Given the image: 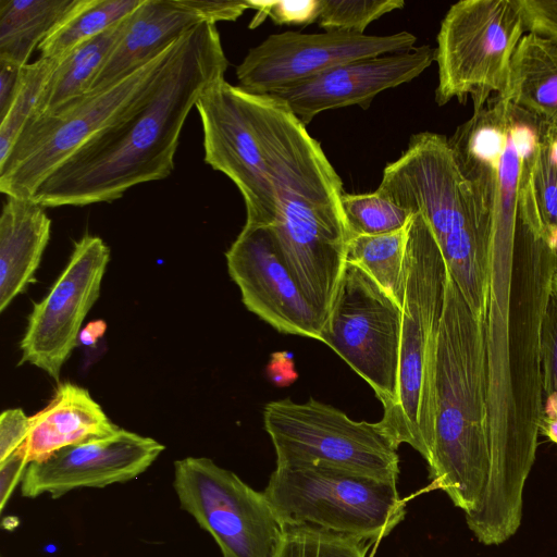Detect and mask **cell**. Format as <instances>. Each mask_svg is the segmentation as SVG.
Wrapping results in <instances>:
<instances>
[{"mask_svg":"<svg viewBox=\"0 0 557 557\" xmlns=\"http://www.w3.org/2000/svg\"><path fill=\"white\" fill-rule=\"evenodd\" d=\"M269 95L247 91L220 79L196 103L202 132L205 161L225 174L240 191L246 223L268 227L274 215V196L268 161Z\"/></svg>","mask_w":557,"mask_h":557,"instance_id":"8fae6325","label":"cell"},{"mask_svg":"<svg viewBox=\"0 0 557 557\" xmlns=\"http://www.w3.org/2000/svg\"><path fill=\"white\" fill-rule=\"evenodd\" d=\"M51 232L45 207L8 197L0 216V311L34 283Z\"/></svg>","mask_w":557,"mask_h":557,"instance_id":"44dd1931","label":"cell"},{"mask_svg":"<svg viewBox=\"0 0 557 557\" xmlns=\"http://www.w3.org/2000/svg\"><path fill=\"white\" fill-rule=\"evenodd\" d=\"M434 61L435 48L424 45L350 61L270 95L284 101L307 126L326 110L349 106L367 109L380 92L414 79Z\"/></svg>","mask_w":557,"mask_h":557,"instance_id":"ac0fdd59","label":"cell"},{"mask_svg":"<svg viewBox=\"0 0 557 557\" xmlns=\"http://www.w3.org/2000/svg\"><path fill=\"white\" fill-rule=\"evenodd\" d=\"M403 309L362 269L345 268L320 339L373 388L384 411L396 403Z\"/></svg>","mask_w":557,"mask_h":557,"instance_id":"7c38bea8","label":"cell"},{"mask_svg":"<svg viewBox=\"0 0 557 557\" xmlns=\"http://www.w3.org/2000/svg\"><path fill=\"white\" fill-rule=\"evenodd\" d=\"M110 249L98 236L85 235L48 294L34 302L21 341L20 363H29L59 381L76 347L81 327L100 295Z\"/></svg>","mask_w":557,"mask_h":557,"instance_id":"9a60e30c","label":"cell"},{"mask_svg":"<svg viewBox=\"0 0 557 557\" xmlns=\"http://www.w3.org/2000/svg\"><path fill=\"white\" fill-rule=\"evenodd\" d=\"M269 96L268 161L274 215L267 228L323 324L351 238L342 206L343 182L320 143L284 101Z\"/></svg>","mask_w":557,"mask_h":557,"instance_id":"7a4b0ae2","label":"cell"},{"mask_svg":"<svg viewBox=\"0 0 557 557\" xmlns=\"http://www.w3.org/2000/svg\"><path fill=\"white\" fill-rule=\"evenodd\" d=\"M367 542L312 524H286L272 557H367Z\"/></svg>","mask_w":557,"mask_h":557,"instance_id":"4316f807","label":"cell"},{"mask_svg":"<svg viewBox=\"0 0 557 557\" xmlns=\"http://www.w3.org/2000/svg\"><path fill=\"white\" fill-rule=\"evenodd\" d=\"M144 0H74L39 45L40 57L60 60L133 13Z\"/></svg>","mask_w":557,"mask_h":557,"instance_id":"d4e9b609","label":"cell"},{"mask_svg":"<svg viewBox=\"0 0 557 557\" xmlns=\"http://www.w3.org/2000/svg\"><path fill=\"white\" fill-rule=\"evenodd\" d=\"M257 11L250 27H257L268 16L277 25L306 26L318 22L321 0H249Z\"/></svg>","mask_w":557,"mask_h":557,"instance_id":"d6a6232c","label":"cell"},{"mask_svg":"<svg viewBox=\"0 0 557 557\" xmlns=\"http://www.w3.org/2000/svg\"><path fill=\"white\" fill-rule=\"evenodd\" d=\"M557 135V41L523 35L511 59L504 96Z\"/></svg>","mask_w":557,"mask_h":557,"instance_id":"7402d4cb","label":"cell"},{"mask_svg":"<svg viewBox=\"0 0 557 557\" xmlns=\"http://www.w3.org/2000/svg\"><path fill=\"white\" fill-rule=\"evenodd\" d=\"M429 223L448 272L473 313L485 321L491 235L481 224L470 183L447 137L420 132L387 163L376 189Z\"/></svg>","mask_w":557,"mask_h":557,"instance_id":"277c9868","label":"cell"},{"mask_svg":"<svg viewBox=\"0 0 557 557\" xmlns=\"http://www.w3.org/2000/svg\"><path fill=\"white\" fill-rule=\"evenodd\" d=\"M164 446L152 437L117 429L113 433L64 447L27 466L21 482L24 497L58 498L78 488H102L144 473Z\"/></svg>","mask_w":557,"mask_h":557,"instance_id":"2e32d148","label":"cell"},{"mask_svg":"<svg viewBox=\"0 0 557 557\" xmlns=\"http://www.w3.org/2000/svg\"><path fill=\"white\" fill-rule=\"evenodd\" d=\"M225 258L249 311L280 333L320 339L322 321L281 259L267 227L245 224Z\"/></svg>","mask_w":557,"mask_h":557,"instance_id":"e0dca14e","label":"cell"},{"mask_svg":"<svg viewBox=\"0 0 557 557\" xmlns=\"http://www.w3.org/2000/svg\"><path fill=\"white\" fill-rule=\"evenodd\" d=\"M406 289L396 403L380 423L398 448L413 447L428 461L433 443V373L448 269L420 212L408 226Z\"/></svg>","mask_w":557,"mask_h":557,"instance_id":"5b68a950","label":"cell"},{"mask_svg":"<svg viewBox=\"0 0 557 557\" xmlns=\"http://www.w3.org/2000/svg\"><path fill=\"white\" fill-rule=\"evenodd\" d=\"M540 433L557 444V418L543 417L540 424Z\"/></svg>","mask_w":557,"mask_h":557,"instance_id":"f35d334b","label":"cell"},{"mask_svg":"<svg viewBox=\"0 0 557 557\" xmlns=\"http://www.w3.org/2000/svg\"><path fill=\"white\" fill-rule=\"evenodd\" d=\"M129 15L60 59L32 119L52 114L91 90L111 52L125 34Z\"/></svg>","mask_w":557,"mask_h":557,"instance_id":"603a6c76","label":"cell"},{"mask_svg":"<svg viewBox=\"0 0 557 557\" xmlns=\"http://www.w3.org/2000/svg\"><path fill=\"white\" fill-rule=\"evenodd\" d=\"M117 429L88 389L63 382L48 405L30 417L23 447L28 463L39 462L64 447L109 435Z\"/></svg>","mask_w":557,"mask_h":557,"instance_id":"ffe728a7","label":"cell"},{"mask_svg":"<svg viewBox=\"0 0 557 557\" xmlns=\"http://www.w3.org/2000/svg\"><path fill=\"white\" fill-rule=\"evenodd\" d=\"M530 183L544 236L547 238L557 231V165L549 159L544 133Z\"/></svg>","mask_w":557,"mask_h":557,"instance_id":"4dcf8cb0","label":"cell"},{"mask_svg":"<svg viewBox=\"0 0 557 557\" xmlns=\"http://www.w3.org/2000/svg\"><path fill=\"white\" fill-rule=\"evenodd\" d=\"M23 445L0 462V509L3 510L28 466Z\"/></svg>","mask_w":557,"mask_h":557,"instance_id":"d590c367","label":"cell"},{"mask_svg":"<svg viewBox=\"0 0 557 557\" xmlns=\"http://www.w3.org/2000/svg\"><path fill=\"white\" fill-rule=\"evenodd\" d=\"M342 206L351 237L400 230L408 225L413 215L377 190L366 194L343 193Z\"/></svg>","mask_w":557,"mask_h":557,"instance_id":"f1b7e54d","label":"cell"},{"mask_svg":"<svg viewBox=\"0 0 557 557\" xmlns=\"http://www.w3.org/2000/svg\"><path fill=\"white\" fill-rule=\"evenodd\" d=\"M541 375L544 417L557 418V296L550 293L541 331Z\"/></svg>","mask_w":557,"mask_h":557,"instance_id":"1f68e13d","label":"cell"},{"mask_svg":"<svg viewBox=\"0 0 557 557\" xmlns=\"http://www.w3.org/2000/svg\"><path fill=\"white\" fill-rule=\"evenodd\" d=\"M544 137L550 161L557 165V135L547 133L544 129Z\"/></svg>","mask_w":557,"mask_h":557,"instance_id":"ab89813d","label":"cell"},{"mask_svg":"<svg viewBox=\"0 0 557 557\" xmlns=\"http://www.w3.org/2000/svg\"><path fill=\"white\" fill-rule=\"evenodd\" d=\"M177 41L112 84L90 90L52 114L30 119L0 163V191L8 197L33 199L55 170L148 94L174 54Z\"/></svg>","mask_w":557,"mask_h":557,"instance_id":"8992f818","label":"cell"},{"mask_svg":"<svg viewBox=\"0 0 557 557\" xmlns=\"http://www.w3.org/2000/svg\"><path fill=\"white\" fill-rule=\"evenodd\" d=\"M552 290L557 296V271L555 272L553 277Z\"/></svg>","mask_w":557,"mask_h":557,"instance_id":"b9f144b4","label":"cell"},{"mask_svg":"<svg viewBox=\"0 0 557 557\" xmlns=\"http://www.w3.org/2000/svg\"><path fill=\"white\" fill-rule=\"evenodd\" d=\"M30 430V417L21 408H12L2 411L0 416V462L5 460L28 437Z\"/></svg>","mask_w":557,"mask_h":557,"instance_id":"e575fe53","label":"cell"},{"mask_svg":"<svg viewBox=\"0 0 557 557\" xmlns=\"http://www.w3.org/2000/svg\"><path fill=\"white\" fill-rule=\"evenodd\" d=\"M416 41L405 30L383 36L287 30L249 49L236 67V77L247 91L270 95L350 61L409 51Z\"/></svg>","mask_w":557,"mask_h":557,"instance_id":"5bb4252c","label":"cell"},{"mask_svg":"<svg viewBox=\"0 0 557 557\" xmlns=\"http://www.w3.org/2000/svg\"><path fill=\"white\" fill-rule=\"evenodd\" d=\"M60 60L40 57L25 65L24 78L8 113L0 120V163L13 149L32 119L42 90Z\"/></svg>","mask_w":557,"mask_h":557,"instance_id":"83f0119b","label":"cell"},{"mask_svg":"<svg viewBox=\"0 0 557 557\" xmlns=\"http://www.w3.org/2000/svg\"><path fill=\"white\" fill-rule=\"evenodd\" d=\"M227 66L215 24L195 26L148 94L55 170L33 199L45 208L112 202L138 184L168 177L189 112Z\"/></svg>","mask_w":557,"mask_h":557,"instance_id":"6da1fadb","label":"cell"},{"mask_svg":"<svg viewBox=\"0 0 557 557\" xmlns=\"http://www.w3.org/2000/svg\"><path fill=\"white\" fill-rule=\"evenodd\" d=\"M556 271L557 255L539 218L518 210L508 323L511 413L517 441L534 461L544 417L541 331Z\"/></svg>","mask_w":557,"mask_h":557,"instance_id":"52a82bcc","label":"cell"},{"mask_svg":"<svg viewBox=\"0 0 557 557\" xmlns=\"http://www.w3.org/2000/svg\"><path fill=\"white\" fill-rule=\"evenodd\" d=\"M173 487L222 557H272L285 525L263 492L206 457L176 460Z\"/></svg>","mask_w":557,"mask_h":557,"instance_id":"4fadbf2b","label":"cell"},{"mask_svg":"<svg viewBox=\"0 0 557 557\" xmlns=\"http://www.w3.org/2000/svg\"><path fill=\"white\" fill-rule=\"evenodd\" d=\"M404 7L403 0H321L317 23L325 30L363 34L370 23Z\"/></svg>","mask_w":557,"mask_h":557,"instance_id":"f546056e","label":"cell"},{"mask_svg":"<svg viewBox=\"0 0 557 557\" xmlns=\"http://www.w3.org/2000/svg\"><path fill=\"white\" fill-rule=\"evenodd\" d=\"M525 30L519 0H462L441 22L435 100L444 106L471 96L473 111L492 94L504 96L515 50Z\"/></svg>","mask_w":557,"mask_h":557,"instance_id":"9c48e42d","label":"cell"},{"mask_svg":"<svg viewBox=\"0 0 557 557\" xmlns=\"http://www.w3.org/2000/svg\"><path fill=\"white\" fill-rule=\"evenodd\" d=\"M430 479L470 527L486 497L492 469L484 321L448 272L433 373Z\"/></svg>","mask_w":557,"mask_h":557,"instance_id":"3957f363","label":"cell"},{"mask_svg":"<svg viewBox=\"0 0 557 557\" xmlns=\"http://www.w3.org/2000/svg\"><path fill=\"white\" fill-rule=\"evenodd\" d=\"M547 243L557 255V231L547 237Z\"/></svg>","mask_w":557,"mask_h":557,"instance_id":"60d3db41","label":"cell"},{"mask_svg":"<svg viewBox=\"0 0 557 557\" xmlns=\"http://www.w3.org/2000/svg\"><path fill=\"white\" fill-rule=\"evenodd\" d=\"M408 225L377 235H357L349 240L346 262L369 274L403 309L406 289Z\"/></svg>","mask_w":557,"mask_h":557,"instance_id":"484cf974","label":"cell"},{"mask_svg":"<svg viewBox=\"0 0 557 557\" xmlns=\"http://www.w3.org/2000/svg\"><path fill=\"white\" fill-rule=\"evenodd\" d=\"M286 524H312L379 542L406 515L397 482L325 465L276 467L263 491Z\"/></svg>","mask_w":557,"mask_h":557,"instance_id":"ba28073f","label":"cell"},{"mask_svg":"<svg viewBox=\"0 0 557 557\" xmlns=\"http://www.w3.org/2000/svg\"><path fill=\"white\" fill-rule=\"evenodd\" d=\"M249 0H144L129 15L127 29L111 52L91 90L125 76L166 49L195 26L236 21Z\"/></svg>","mask_w":557,"mask_h":557,"instance_id":"d6986e66","label":"cell"},{"mask_svg":"<svg viewBox=\"0 0 557 557\" xmlns=\"http://www.w3.org/2000/svg\"><path fill=\"white\" fill-rule=\"evenodd\" d=\"M74 0H0V61L28 64Z\"/></svg>","mask_w":557,"mask_h":557,"instance_id":"cb8c5ba5","label":"cell"},{"mask_svg":"<svg viewBox=\"0 0 557 557\" xmlns=\"http://www.w3.org/2000/svg\"><path fill=\"white\" fill-rule=\"evenodd\" d=\"M104 331L106 323L103 321L90 322L83 331H81L78 341L83 345L90 346L104 333Z\"/></svg>","mask_w":557,"mask_h":557,"instance_id":"74e56055","label":"cell"},{"mask_svg":"<svg viewBox=\"0 0 557 557\" xmlns=\"http://www.w3.org/2000/svg\"><path fill=\"white\" fill-rule=\"evenodd\" d=\"M525 30L557 41V0H519Z\"/></svg>","mask_w":557,"mask_h":557,"instance_id":"836d02e7","label":"cell"},{"mask_svg":"<svg viewBox=\"0 0 557 557\" xmlns=\"http://www.w3.org/2000/svg\"><path fill=\"white\" fill-rule=\"evenodd\" d=\"M25 73V65L0 61V120L8 113L17 95Z\"/></svg>","mask_w":557,"mask_h":557,"instance_id":"8d00e7d4","label":"cell"},{"mask_svg":"<svg viewBox=\"0 0 557 557\" xmlns=\"http://www.w3.org/2000/svg\"><path fill=\"white\" fill-rule=\"evenodd\" d=\"M264 429L276 453V467L325 465L397 482V447L379 422L355 421L310 398L265 405Z\"/></svg>","mask_w":557,"mask_h":557,"instance_id":"30bf717a","label":"cell"}]
</instances>
